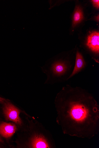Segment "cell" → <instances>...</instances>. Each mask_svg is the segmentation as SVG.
I'll list each match as a JSON object with an SVG mask.
<instances>
[{"mask_svg": "<svg viewBox=\"0 0 99 148\" xmlns=\"http://www.w3.org/2000/svg\"><path fill=\"white\" fill-rule=\"evenodd\" d=\"M56 122L63 133L91 139L99 132V106L92 94L78 87H63L55 100Z\"/></svg>", "mask_w": 99, "mask_h": 148, "instance_id": "cell-1", "label": "cell"}, {"mask_svg": "<svg viewBox=\"0 0 99 148\" xmlns=\"http://www.w3.org/2000/svg\"><path fill=\"white\" fill-rule=\"evenodd\" d=\"M3 112L7 120L21 125V120L19 117L20 111L12 104L9 103L5 104Z\"/></svg>", "mask_w": 99, "mask_h": 148, "instance_id": "cell-2", "label": "cell"}, {"mask_svg": "<svg viewBox=\"0 0 99 148\" xmlns=\"http://www.w3.org/2000/svg\"><path fill=\"white\" fill-rule=\"evenodd\" d=\"M17 130L15 124L3 122L0 124V134L6 138L12 136Z\"/></svg>", "mask_w": 99, "mask_h": 148, "instance_id": "cell-3", "label": "cell"}, {"mask_svg": "<svg viewBox=\"0 0 99 148\" xmlns=\"http://www.w3.org/2000/svg\"><path fill=\"white\" fill-rule=\"evenodd\" d=\"M87 45L93 51L98 53L99 52V33L94 32L88 37Z\"/></svg>", "mask_w": 99, "mask_h": 148, "instance_id": "cell-4", "label": "cell"}, {"mask_svg": "<svg viewBox=\"0 0 99 148\" xmlns=\"http://www.w3.org/2000/svg\"><path fill=\"white\" fill-rule=\"evenodd\" d=\"M67 67L64 63L62 62H56L53 64L52 70L54 74L60 76L59 82H61V76L65 74L66 73Z\"/></svg>", "mask_w": 99, "mask_h": 148, "instance_id": "cell-5", "label": "cell"}, {"mask_svg": "<svg viewBox=\"0 0 99 148\" xmlns=\"http://www.w3.org/2000/svg\"><path fill=\"white\" fill-rule=\"evenodd\" d=\"M85 65V63L82 56L80 52L77 51L74 68L71 74L68 77V79L79 72L84 68Z\"/></svg>", "mask_w": 99, "mask_h": 148, "instance_id": "cell-6", "label": "cell"}, {"mask_svg": "<svg viewBox=\"0 0 99 148\" xmlns=\"http://www.w3.org/2000/svg\"><path fill=\"white\" fill-rule=\"evenodd\" d=\"M83 16L82 11L80 7L77 6L74 13L73 26L74 27L80 22L83 19Z\"/></svg>", "mask_w": 99, "mask_h": 148, "instance_id": "cell-7", "label": "cell"}, {"mask_svg": "<svg viewBox=\"0 0 99 148\" xmlns=\"http://www.w3.org/2000/svg\"><path fill=\"white\" fill-rule=\"evenodd\" d=\"M93 5V6L97 8H99V1H92Z\"/></svg>", "mask_w": 99, "mask_h": 148, "instance_id": "cell-8", "label": "cell"}, {"mask_svg": "<svg viewBox=\"0 0 99 148\" xmlns=\"http://www.w3.org/2000/svg\"><path fill=\"white\" fill-rule=\"evenodd\" d=\"M4 99L3 98H2L1 97H0V102L3 101H4Z\"/></svg>", "mask_w": 99, "mask_h": 148, "instance_id": "cell-9", "label": "cell"}, {"mask_svg": "<svg viewBox=\"0 0 99 148\" xmlns=\"http://www.w3.org/2000/svg\"><path fill=\"white\" fill-rule=\"evenodd\" d=\"M0 142H3V141L2 140V139H1V138H0Z\"/></svg>", "mask_w": 99, "mask_h": 148, "instance_id": "cell-10", "label": "cell"}]
</instances>
